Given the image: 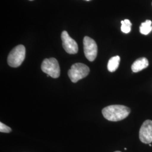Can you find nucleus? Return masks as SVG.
<instances>
[{"label": "nucleus", "mask_w": 152, "mask_h": 152, "mask_svg": "<svg viewBox=\"0 0 152 152\" xmlns=\"http://www.w3.org/2000/svg\"><path fill=\"white\" fill-rule=\"evenodd\" d=\"M130 113V109L122 105H112L103 109L104 118L110 121L117 122L124 120Z\"/></svg>", "instance_id": "nucleus-1"}, {"label": "nucleus", "mask_w": 152, "mask_h": 152, "mask_svg": "<svg viewBox=\"0 0 152 152\" xmlns=\"http://www.w3.org/2000/svg\"><path fill=\"white\" fill-rule=\"evenodd\" d=\"M26 57V48L19 45L11 51L7 58L8 64L11 67L16 68L21 65Z\"/></svg>", "instance_id": "nucleus-2"}, {"label": "nucleus", "mask_w": 152, "mask_h": 152, "mask_svg": "<svg viewBox=\"0 0 152 152\" xmlns=\"http://www.w3.org/2000/svg\"><path fill=\"white\" fill-rule=\"evenodd\" d=\"M89 72L90 69L87 65L78 63L72 65L68 74L72 82L76 83L88 76Z\"/></svg>", "instance_id": "nucleus-3"}, {"label": "nucleus", "mask_w": 152, "mask_h": 152, "mask_svg": "<svg viewBox=\"0 0 152 152\" xmlns=\"http://www.w3.org/2000/svg\"><path fill=\"white\" fill-rule=\"evenodd\" d=\"M41 69L47 75L52 78H57L60 76V69L59 63L54 58L45 59L42 63Z\"/></svg>", "instance_id": "nucleus-4"}, {"label": "nucleus", "mask_w": 152, "mask_h": 152, "mask_svg": "<svg viewBox=\"0 0 152 152\" xmlns=\"http://www.w3.org/2000/svg\"><path fill=\"white\" fill-rule=\"evenodd\" d=\"M83 50L86 58L90 61H93L97 56L98 46L92 38L86 36L83 38Z\"/></svg>", "instance_id": "nucleus-5"}, {"label": "nucleus", "mask_w": 152, "mask_h": 152, "mask_svg": "<svg viewBox=\"0 0 152 152\" xmlns=\"http://www.w3.org/2000/svg\"><path fill=\"white\" fill-rule=\"evenodd\" d=\"M61 38L62 40L63 47L67 53L75 54L78 53V45L75 40L71 38L66 31H64L62 32Z\"/></svg>", "instance_id": "nucleus-6"}, {"label": "nucleus", "mask_w": 152, "mask_h": 152, "mask_svg": "<svg viewBox=\"0 0 152 152\" xmlns=\"http://www.w3.org/2000/svg\"><path fill=\"white\" fill-rule=\"evenodd\" d=\"M140 141L145 144H150L152 142V121H145L141 126L139 131Z\"/></svg>", "instance_id": "nucleus-7"}, {"label": "nucleus", "mask_w": 152, "mask_h": 152, "mask_svg": "<svg viewBox=\"0 0 152 152\" xmlns=\"http://www.w3.org/2000/svg\"><path fill=\"white\" fill-rule=\"evenodd\" d=\"M149 65V62L147 58H141L134 62L131 66V69L133 72H138L147 68Z\"/></svg>", "instance_id": "nucleus-8"}, {"label": "nucleus", "mask_w": 152, "mask_h": 152, "mask_svg": "<svg viewBox=\"0 0 152 152\" xmlns=\"http://www.w3.org/2000/svg\"><path fill=\"white\" fill-rule=\"evenodd\" d=\"M120 57L119 56H115L111 58L109 60L108 63V69L110 72H113L117 69L120 65Z\"/></svg>", "instance_id": "nucleus-9"}, {"label": "nucleus", "mask_w": 152, "mask_h": 152, "mask_svg": "<svg viewBox=\"0 0 152 152\" xmlns=\"http://www.w3.org/2000/svg\"><path fill=\"white\" fill-rule=\"evenodd\" d=\"M152 21L150 20H147L145 22L141 23L140 27V32L141 34L147 35L152 31Z\"/></svg>", "instance_id": "nucleus-10"}, {"label": "nucleus", "mask_w": 152, "mask_h": 152, "mask_svg": "<svg viewBox=\"0 0 152 152\" xmlns=\"http://www.w3.org/2000/svg\"><path fill=\"white\" fill-rule=\"evenodd\" d=\"M121 31L125 33H128L131 31L132 24L130 21L128 19H125V20L121 21Z\"/></svg>", "instance_id": "nucleus-11"}, {"label": "nucleus", "mask_w": 152, "mask_h": 152, "mask_svg": "<svg viewBox=\"0 0 152 152\" xmlns=\"http://www.w3.org/2000/svg\"><path fill=\"white\" fill-rule=\"evenodd\" d=\"M0 131L1 132L9 133L11 131V129L10 127L4 124L2 122H1L0 123Z\"/></svg>", "instance_id": "nucleus-12"}, {"label": "nucleus", "mask_w": 152, "mask_h": 152, "mask_svg": "<svg viewBox=\"0 0 152 152\" xmlns=\"http://www.w3.org/2000/svg\"><path fill=\"white\" fill-rule=\"evenodd\" d=\"M120 152V151H116V152Z\"/></svg>", "instance_id": "nucleus-13"}, {"label": "nucleus", "mask_w": 152, "mask_h": 152, "mask_svg": "<svg viewBox=\"0 0 152 152\" xmlns=\"http://www.w3.org/2000/svg\"><path fill=\"white\" fill-rule=\"evenodd\" d=\"M29 1H33V0H29Z\"/></svg>", "instance_id": "nucleus-14"}, {"label": "nucleus", "mask_w": 152, "mask_h": 152, "mask_svg": "<svg viewBox=\"0 0 152 152\" xmlns=\"http://www.w3.org/2000/svg\"><path fill=\"white\" fill-rule=\"evenodd\" d=\"M87 1H88V0H87Z\"/></svg>", "instance_id": "nucleus-15"}]
</instances>
